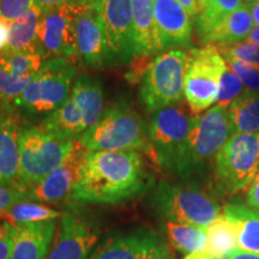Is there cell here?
<instances>
[{
    "mask_svg": "<svg viewBox=\"0 0 259 259\" xmlns=\"http://www.w3.org/2000/svg\"><path fill=\"white\" fill-rule=\"evenodd\" d=\"M245 4V0H210L208 5L194 18L193 25L199 41L223 18L242 8Z\"/></svg>",
    "mask_w": 259,
    "mask_h": 259,
    "instance_id": "30",
    "label": "cell"
},
{
    "mask_svg": "<svg viewBox=\"0 0 259 259\" xmlns=\"http://www.w3.org/2000/svg\"><path fill=\"white\" fill-rule=\"evenodd\" d=\"M9 113H10V111H8V109H5L4 107L0 105V121H2L3 119H4L5 116L9 114Z\"/></svg>",
    "mask_w": 259,
    "mask_h": 259,
    "instance_id": "47",
    "label": "cell"
},
{
    "mask_svg": "<svg viewBox=\"0 0 259 259\" xmlns=\"http://www.w3.org/2000/svg\"><path fill=\"white\" fill-rule=\"evenodd\" d=\"M222 212L236 225L239 250L259 254V211L245 204L231 203Z\"/></svg>",
    "mask_w": 259,
    "mask_h": 259,
    "instance_id": "26",
    "label": "cell"
},
{
    "mask_svg": "<svg viewBox=\"0 0 259 259\" xmlns=\"http://www.w3.org/2000/svg\"><path fill=\"white\" fill-rule=\"evenodd\" d=\"M213 184L226 196L250 186L259 170V132L234 134L215 156Z\"/></svg>",
    "mask_w": 259,
    "mask_h": 259,
    "instance_id": "9",
    "label": "cell"
},
{
    "mask_svg": "<svg viewBox=\"0 0 259 259\" xmlns=\"http://www.w3.org/2000/svg\"><path fill=\"white\" fill-rule=\"evenodd\" d=\"M77 142L89 151H151L149 125L126 103L108 107Z\"/></svg>",
    "mask_w": 259,
    "mask_h": 259,
    "instance_id": "2",
    "label": "cell"
},
{
    "mask_svg": "<svg viewBox=\"0 0 259 259\" xmlns=\"http://www.w3.org/2000/svg\"><path fill=\"white\" fill-rule=\"evenodd\" d=\"M235 134L259 132V93L246 92L228 106Z\"/></svg>",
    "mask_w": 259,
    "mask_h": 259,
    "instance_id": "28",
    "label": "cell"
},
{
    "mask_svg": "<svg viewBox=\"0 0 259 259\" xmlns=\"http://www.w3.org/2000/svg\"><path fill=\"white\" fill-rule=\"evenodd\" d=\"M76 57L89 69L107 65V44L101 6L78 10L74 17Z\"/></svg>",
    "mask_w": 259,
    "mask_h": 259,
    "instance_id": "16",
    "label": "cell"
},
{
    "mask_svg": "<svg viewBox=\"0 0 259 259\" xmlns=\"http://www.w3.org/2000/svg\"><path fill=\"white\" fill-rule=\"evenodd\" d=\"M246 203L251 209L259 211V170L248 186L247 194H246Z\"/></svg>",
    "mask_w": 259,
    "mask_h": 259,
    "instance_id": "38",
    "label": "cell"
},
{
    "mask_svg": "<svg viewBox=\"0 0 259 259\" xmlns=\"http://www.w3.org/2000/svg\"><path fill=\"white\" fill-rule=\"evenodd\" d=\"M170 259H171V258H170Z\"/></svg>",
    "mask_w": 259,
    "mask_h": 259,
    "instance_id": "50",
    "label": "cell"
},
{
    "mask_svg": "<svg viewBox=\"0 0 259 259\" xmlns=\"http://www.w3.org/2000/svg\"><path fill=\"white\" fill-rule=\"evenodd\" d=\"M244 41L259 47V27H253V28H252V30L250 31V34L247 35V37H246Z\"/></svg>",
    "mask_w": 259,
    "mask_h": 259,
    "instance_id": "44",
    "label": "cell"
},
{
    "mask_svg": "<svg viewBox=\"0 0 259 259\" xmlns=\"http://www.w3.org/2000/svg\"><path fill=\"white\" fill-rule=\"evenodd\" d=\"M226 70V61L215 45L187 51L184 97L192 115L203 114L218 101Z\"/></svg>",
    "mask_w": 259,
    "mask_h": 259,
    "instance_id": "10",
    "label": "cell"
},
{
    "mask_svg": "<svg viewBox=\"0 0 259 259\" xmlns=\"http://www.w3.org/2000/svg\"><path fill=\"white\" fill-rule=\"evenodd\" d=\"M103 0H71V4L76 6L77 9H89V8H97L101 6Z\"/></svg>",
    "mask_w": 259,
    "mask_h": 259,
    "instance_id": "42",
    "label": "cell"
},
{
    "mask_svg": "<svg viewBox=\"0 0 259 259\" xmlns=\"http://www.w3.org/2000/svg\"><path fill=\"white\" fill-rule=\"evenodd\" d=\"M60 215L61 212L42 203L31 202V200H22V202L15 204L5 213L2 221L15 226L21 225V223H35L57 220L58 218H60Z\"/></svg>",
    "mask_w": 259,
    "mask_h": 259,
    "instance_id": "31",
    "label": "cell"
},
{
    "mask_svg": "<svg viewBox=\"0 0 259 259\" xmlns=\"http://www.w3.org/2000/svg\"><path fill=\"white\" fill-rule=\"evenodd\" d=\"M76 144L50 134L38 124L25 122L19 135L18 185L27 191L37 185L70 156Z\"/></svg>",
    "mask_w": 259,
    "mask_h": 259,
    "instance_id": "6",
    "label": "cell"
},
{
    "mask_svg": "<svg viewBox=\"0 0 259 259\" xmlns=\"http://www.w3.org/2000/svg\"><path fill=\"white\" fill-rule=\"evenodd\" d=\"M57 229V220L15 225L11 259H46Z\"/></svg>",
    "mask_w": 259,
    "mask_h": 259,
    "instance_id": "19",
    "label": "cell"
},
{
    "mask_svg": "<svg viewBox=\"0 0 259 259\" xmlns=\"http://www.w3.org/2000/svg\"><path fill=\"white\" fill-rule=\"evenodd\" d=\"M27 200V190L17 183L12 185H0V221L15 204Z\"/></svg>",
    "mask_w": 259,
    "mask_h": 259,
    "instance_id": "36",
    "label": "cell"
},
{
    "mask_svg": "<svg viewBox=\"0 0 259 259\" xmlns=\"http://www.w3.org/2000/svg\"><path fill=\"white\" fill-rule=\"evenodd\" d=\"M79 9L71 3L42 14L38 24V41L45 60L76 57L74 17Z\"/></svg>",
    "mask_w": 259,
    "mask_h": 259,
    "instance_id": "15",
    "label": "cell"
},
{
    "mask_svg": "<svg viewBox=\"0 0 259 259\" xmlns=\"http://www.w3.org/2000/svg\"><path fill=\"white\" fill-rule=\"evenodd\" d=\"M135 56L149 57L164 52L154 12V0H132Z\"/></svg>",
    "mask_w": 259,
    "mask_h": 259,
    "instance_id": "20",
    "label": "cell"
},
{
    "mask_svg": "<svg viewBox=\"0 0 259 259\" xmlns=\"http://www.w3.org/2000/svg\"><path fill=\"white\" fill-rule=\"evenodd\" d=\"M227 67L241 80L247 92L259 93V65L242 63L235 59H225Z\"/></svg>",
    "mask_w": 259,
    "mask_h": 259,
    "instance_id": "33",
    "label": "cell"
},
{
    "mask_svg": "<svg viewBox=\"0 0 259 259\" xmlns=\"http://www.w3.org/2000/svg\"><path fill=\"white\" fill-rule=\"evenodd\" d=\"M44 63L40 51H3L0 53V105L14 112L15 101L30 85Z\"/></svg>",
    "mask_w": 259,
    "mask_h": 259,
    "instance_id": "14",
    "label": "cell"
},
{
    "mask_svg": "<svg viewBox=\"0 0 259 259\" xmlns=\"http://www.w3.org/2000/svg\"><path fill=\"white\" fill-rule=\"evenodd\" d=\"M246 92L244 84L241 80L227 67L223 73L221 79V85H220V92L218 97V105L228 107L233 101H235L239 96Z\"/></svg>",
    "mask_w": 259,
    "mask_h": 259,
    "instance_id": "34",
    "label": "cell"
},
{
    "mask_svg": "<svg viewBox=\"0 0 259 259\" xmlns=\"http://www.w3.org/2000/svg\"><path fill=\"white\" fill-rule=\"evenodd\" d=\"M71 0H34V4L42 14H46L52 10L59 9L61 6L69 4Z\"/></svg>",
    "mask_w": 259,
    "mask_h": 259,
    "instance_id": "39",
    "label": "cell"
},
{
    "mask_svg": "<svg viewBox=\"0 0 259 259\" xmlns=\"http://www.w3.org/2000/svg\"><path fill=\"white\" fill-rule=\"evenodd\" d=\"M77 69L71 59L45 60L30 85L16 100L12 111L18 115L44 120L69 99Z\"/></svg>",
    "mask_w": 259,
    "mask_h": 259,
    "instance_id": "3",
    "label": "cell"
},
{
    "mask_svg": "<svg viewBox=\"0 0 259 259\" xmlns=\"http://www.w3.org/2000/svg\"><path fill=\"white\" fill-rule=\"evenodd\" d=\"M100 241V223L72 206L61 212L56 239L46 259H90Z\"/></svg>",
    "mask_w": 259,
    "mask_h": 259,
    "instance_id": "11",
    "label": "cell"
},
{
    "mask_svg": "<svg viewBox=\"0 0 259 259\" xmlns=\"http://www.w3.org/2000/svg\"><path fill=\"white\" fill-rule=\"evenodd\" d=\"M164 232L168 240L178 251L185 254L204 252L206 246V228L186 223L166 221Z\"/></svg>",
    "mask_w": 259,
    "mask_h": 259,
    "instance_id": "29",
    "label": "cell"
},
{
    "mask_svg": "<svg viewBox=\"0 0 259 259\" xmlns=\"http://www.w3.org/2000/svg\"><path fill=\"white\" fill-rule=\"evenodd\" d=\"M14 250V226L0 222V259H11Z\"/></svg>",
    "mask_w": 259,
    "mask_h": 259,
    "instance_id": "37",
    "label": "cell"
},
{
    "mask_svg": "<svg viewBox=\"0 0 259 259\" xmlns=\"http://www.w3.org/2000/svg\"><path fill=\"white\" fill-rule=\"evenodd\" d=\"M90 259H170L167 242L153 229L131 227L100 241Z\"/></svg>",
    "mask_w": 259,
    "mask_h": 259,
    "instance_id": "12",
    "label": "cell"
},
{
    "mask_svg": "<svg viewBox=\"0 0 259 259\" xmlns=\"http://www.w3.org/2000/svg\"><path fill=\"white\" fill-rule=\"evenodd\" d=\"M38 125L50 134L74 142L78 141L87 131L83 116L71 95L59 108L41 120Z\"/></svg>",
    "mask_w": 259,
    "mask_h": 259,
    "instance_id": "25",
    "label": "cell"
},
{
    "mask_svg": "<svg viewBox=\"0 0 259 259\" xmlns=\"http://www.w3.org/2000/svg\"><path fill=\"white\" fill-rule=\"evenodd\" d=\"M194 115L183 102L155 112L149 125L151 153L158 166L179 173L192 128Z\"/></svg>",
    "mask_w": 259,
    "mask_h": 259,
    "instance_id": "8",
    "label": "cell"
},
{
    "mask_svg": "<svg viewBox=\"0 0 259 259\" xmlns=\"http://www.w3.org/2000/svg\"><path fill=\"white\" fill-rule=\"evenodd\" d=\"M245 2H246V4H250V3L254 2V0H245Z\"/></svg>",
    "mask_w": 259,
    "mask_h": 259,
    "instance_id": "49",
    "label": "cell"
},
{
    "mask_svg": "<svg viewBox=\"0 0 259 259\" xmlns=\"http://www.w3.org/2000/svg\"><path fill=\"white\" fill-rule=\"evenodd\" d=\"M87 150L77 142L70 156L57 169L27 191V200L36 203H57L69 198L83 163Z\"/></svg>",
    "mask_w": 259,
    "mask_h": 259,
    "instance_id": "17",
    "label": "cell"
},
{
    "mask_svg": "<svg viewBox=\"0 0 259 259\" xmlns=\"http://www.w3.org/2000/svg\"><path fill=\"white\" fill-rule=\"evenodd\" d=\"M101 16L107 44V65H125L135 56L132 0H103Z\"/></svg>",
    "mask_w": 259,
    "mask_h": 259,
    "instance_id": "13",
    "label": "cell"
},
{
    "mask_svg": "<svg viewBox=\"0 0 259 259\" xmlns=\"http://www.w3.org/2000/svg\"><path fill=\"white\" fill-rule=\"evenodd\" d=\"M234 134L228 107L216 105L203 114L194 116L178 177L189 181L205 173L219 151Z\"/></svg>",
    "mask_w": 259,
    "mask_h": 259,
    "instance_id": "4",
    "label": "cell"
},
{
    "mask_svg": "<svg viewBox=\"0 0 259 259\" xmlns=\"http://www.w3.org/2000/svg\"><path fill=\"white\" fill-rule=\"evenodd\" d=\"M151 208L166 221L206 228L222 212L221 205L198 184L161 181L150 194Z\"/></svg>",
    "mask_w": 259,
    "mask_h": 259,
    "instance_id": "5",
    "label": "cell"
},
{
    "mask_svg": "<svg viewBox=\"0 0 259 259\" xmlns=\"http://www.w3.org/2000/svg\"><path fill=\"white\" fill-rule=\"evenodd\" d=\"M34 0H0V19L11 23L34 8Z\"/></svg>",
    "mask_w": 259,
    "mask_h": 259,
    "instance_id": "35",
    "label": "cell"
},
{
    "mask_svg": "<svg viewBox=\"0 0 259 259\" xmlns=\"http://www.w3.org/2000/svg\"><path fill=\"white\" fill-rule=\"evenodd\" d=\"M228 259H259V254L239 250V251H236L234 254L231 255Z\"/></svg>",
    "mask_w": 259,
    "mask_h": 259,
    "instance_id": "45",
    "label": "cell"
},
{
    "mask_svg": "<svg viewBox=\"0 0 259 259\" xmlns=\"http://www.w3.org/2000/svg\"><path fill=\"white\" fill-rule=\"evenodd\" d=\"M41 16L42 12L34 5L27 15L9 23V44L6 50L41 52L38 41V24Z\"/></svg>",
    "mask_w": 259,
    "mask_h": 259,
    "instance_id": "27",
    "label": "cell"
},
{
    "mask_svg": "<svg viewBox=\"0 0 259 259\" xmlns=\"http://www.w3.org/2000/svg\"><path fill=\"white\" fill-rule=\"evenodd\" d=\"M71 97L78 107L87 130L100 121L105 113V94L99 80L88 74H80L73 84Z\"/></svg>",
    "mask_w": 259,
    "mask_h": 259,
    "instance_id": "22",
    "label": "cell"
},
{
    "mask_svg": "<svg viewBox=\"0 0 259 259\" xmlns=\"http://www.w3.org/2000/svg\"><path fill=\"white\" fill-rule=\"evenodd\" d=\"M154 12L164 50L189 46L192 41L193 18L178 0H154Z\"/></svg>",
    "mask_w": 259,
    "mask_h": 259,
    "instance_id": "18",
    "label": "cell"
},
{
    "mask_svg": "<svg viewBox=\"0 0 259 259\" xmlns=\"http://www.w3.org/2000/svg\"><path fill=\"white\" fill-rule=\"evenodd\" d=\"M253 24L250 9L245 4L223 18L200 42L203 45H228L244 41L253 28Z\"/></svg>",
    "mask_w": 259,
    "mask_h": 259,
    "instance_id": "23",
    "label": "cell"
},
{
    "mask_svg": "<svg viewBox=\"0 0 259 259\" xmlns=\"http://www.w3.org/2000/svg\"><path fill=\"white\" fill-rule=\"evenodd\" d=\"M9 44V23L0 19V53L8 48Z\"/></svg>",
    "mask_w": 259,
    "mask_h": 259,
    "instance_id": "41",
    "label": "cell"
},
{
    "mask_svg": "<svg viewBox=\"0 0 259 259\" xmlns=\"http://www.w3.org/2000/svg\"><path fill=\"white\" fill-rule=\"evenodd\" d=\"M183 259H210V258L205 253H204V252H197V253L186 254V257Z\"/></svg>",
    "mask_w": 259,
    "mask_h": 259,
    "instance_id": "46",
    "label": "cell"
},
{
    "mask_svg": "<svg viewBox=\"0 0 259 259\" xmlns=\"http://www.w3.org/2000/svg\"><path fill=\"white\" fill-rule=\"evenodd\" d=\"M210 2V0H198V4H199V8H200V11L205 8L206 5H208V3Z\"/></svg>",
    "mask_w": 259,
    "mask_h": 259,
    "instance_id": "48",
    "label": "cell"
},
{
    "mask_svg": "<svg viewBox=\"0 0 259 259\" xmlns=\"http://www.w3.org/2000/svg\"><path fill=\"white\" fill-rule=\"evenodd\" d=\"M179 4L189 12V15L193 19L200 14V8L198 4V0H178Z\"/></svg>",
    "mask_w": 259,
    "mask_h": 259,
    "instance_id": "40",
    "label": "cell"
},
{
    "mask_svg": "<svg viewBox=\"0 0 259 259\" xmlns=\"http://www.w3.org/2000/svg\"><path fill=\"white\" fill-rule=\"evenodd\" d=\"M248 9H250L252 19H253V23L259 27V0H254V2L247 4Z\"/></svg>",
    "mask_w": 259,
    "mask_h": 259,
    "instance_id": "43",
    "label": "cell"
},
{
    "mask_svg": "<svg viewBox=\"0 0 259 259\" xmlns=\"http://www.w3.org/2000/svg\"><path fill=\"white\" fill-rule=\"evenodd\" d=\"M236 251H239L238 228L231 219L221 212L206 227L204 253L210 259H228Z\"/></svg>",
    "mask_w": 259,
    "mask_h": 259,
    "instance_id": "24",
    "label": "cell"
},
{
    "mask_svg": "<svg viewBox=\"0 0 259 259\" xmlns=\"http://www.w3.org/2000/svg\"><path fill=\"white\" fill-rule=\"evenodd\" d=\"M153 186L154 176L139 151L87 150L69 200L115 205L138 198Z\"/></svg>",
    "mask_w": 259,
    "mask_h": 259,
    "instance_id": "1",
    "label": "cell"
},
{
    "mask_svg": "<svg viewBox=\"0 0 259 259\" xmlns=\"http://www.w3.org/2000/svg\"><path fill=\"white\" fill-rule=\"evenodd\" d=\"M223 59H235L242 63L259 65V47L240 41L228 45H215Z\"/></svg>",
    "mask_w": 259,
    "mask_h": 259,
    "instance_id": "32",
    "label": "cell"
},
{
    "mask_svg": "<svg viewBox=\"0 0 259 259\" xmlns=\"http://www.w3.org/2000/svg\"><path fill=\"white\" fill-rule=\"evenodd\" d=\"M24 122L21 115L10 112L0 121V185L17 183L19 171V135Z\"/></svg>",
    "mask_w": 259,
    "mask_h": 259,
    "instance_id": "21",
    "label": "cell"
},
{
    "mask_svg": "<svg viewBox=\"0 0 259 259\" xmlns=\"http://www.w3.org/2000/svg\"><path fill=\"white\" fill-rule=\"evenodd\" d=\"M186 59V51L171 48L151 60L139 87V101L147 112L154 114L184 99Z\"/></svg>",
    "mask_w": 259,
    "mask_h": 259,
    "instance_id": "7",
    "label": "cell"
}]
</instances>
